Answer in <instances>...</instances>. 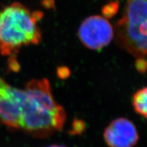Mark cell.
I'll return each mask as SVG.
<instances>
[{
    "mask_svg": "<svg viewBox=\"0 0 147 147\" xmlns=\"http://www.w3.org/2000/svg\"><path fill=\"white\" fill-rule=\"evenodd\" d=\"M24 90L14 88L0 77V123L12 129H20Z\"/></svg>",
    "mask_w": 147,
    "mask_h": 147,
    "instance_id": "5b68a950",
    "label": "cell"
},
{
    "mask_svg": "<svg viewBox=\"0 0 147 147\" xmlns=\"http://www.w3.org/2000/svg\"><path fill=\"white\" fill-rule=\"evenodd\" d=\"M132 105L136 113L147 119V87L139 89L134 93Z\"/></svg>",
    "mask_w": 147,
    "mask_h": 147,
    "instance_id": "52a82bcc",
    "label": "cell"
},
{
    "mask_svg": "<svg viewBox=\"0 0 147 147\" xmlns=\"http://www.w3.org/2000/svg\"><path fill=\"white\" fill-rule=\"evenodd\" d=\"M85 125L81 120H76L74 121L72 128L71 129V134H81L84 130Z\"/></svg>",
    "mask_w": 147,
    "mask_h": 147,
    "instance_id": "ba28073f",
    "label": "cell"
},
{
    "mask_svg": "<svg viewBox=\"0 0 147 147\" xmlns=\"http://www.w3.org/2000/svg\"><path fill=\"white\" fill-rule=\"evenodd\" d=\"M43 14L32 12L19 2H13L0 9V53L15 57L20 49L38 45L42 40L38 22Z\"/></svg>",
    "mask_w": 147,
    "mask_h": 147,
    "instance_id": "6da1fadb",
    "label": "cell"
},
{
    "mask_svg": "<svg viewBox=\"0 0 147 147\" xmlns=\"http://www.w3.org/2000/svg\"><path fill=\"white\" fill-rule=\"evenodd\" d=\"M113 27L105 17L91 16L80 25L78 36L80 42L87 49L100 51L108 46L114 38Z\"/></svg>",
    "mask_w": 147,
    "mask_h": 147,
    "instance_id": "277c9868",
    "label": "cell"
},
{
    "mask_svg": "<svg viewBox=\"0 0 147 147\" xmlns=\"http://www.w3.org/2000/svg\"><path fill=\"white\" fill-rule=\"evenodd\" d=\"M24 93L20 129L33 136L45 138L63 128L66 114L61 106L49 107L32 100L27 96L25 91Z\"/></svg>",
    "mask_w": 147,
    "mask_h": 147,
    "instance_id": "3957f363",
    "label": "cell"
},
{
    "mask_svg": "<svg viewBox=\"0 0 147 147\" xmlns=\"http://www.w3.org/2000/svg\"><path fill=\"white\" fill-rule=\"evenodd\" d=\"M117 42L136 59V68L147 70V0H126L116 26Z\"/></svg>",
    "mask_w": 147,
    "mask_h": 147,
    "instance_id": "7a4b0ae2",
    "label": "cell"
},
{
    "mask_svg": "<svg viewBox=\"0 0 147 147\" xmlns=\"http://www.w3.org/2000/svg\"><path fill=\"white\" fill-rule=\"evenodd\" d=\"M104 138L109 147H134L138 141L139 135L131 121L119 118L105 129Z\"/></svg>",
    "mask_w": 147,
    "mask_h": 147,
    "instance_id": "8992f818",
    "label": "cell"
},
{
    "mask_svg": "<svg viewBox=\"0 0 147 147\" xmlns=\"http://www.w3.org/2000/svg\"><path fill=\"white\" fill-rule=\"evenodd\" d=\"M47 147H65V146H61V145H51V146H49Z\"/></svg>",
    "mask_w": 147,
    "mask_h": 147,
    "instance_id": "9c48e42d",
    "label": "cell"
}]
</instances>
